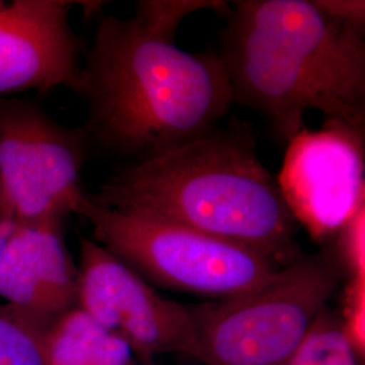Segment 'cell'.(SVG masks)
Returning a JSON list of instances; mask_svg holds the SVG:
<instances>
[{"instance_id": "obj_14", "label": "cell", "mask_w": 365, "mask_h": 365, "mask_svg": "<svg viewBox=\"0 0 365 365\" xmlns=\"http://www.w3.org/2000/svg\"><path fill=\"white\" fill-rule=\"evenodd\" d=\"M337 253L351 279H365V206L337 235Z\"/></svg>"}, {"instance_id": "obj_12", "label": "cell", "mask_w": 365, "mask_h": 365, "mask_svg": "<svg viewBox=\"0 0 365 365\" xmlns=\"http://www.w3.org/2000/svg\"><path fill=\"white\" fill-rule=\"evenodd\" d=\"M288 365H359L341 319L325 309Z\"/></svg>"}, {"instance_id": "obj_9", "label": "cell", "mask_w": 365, "mask_h": 365, "mask_svg": "<svg viewBox=\"0 0 365 365\" xmlns=\"http://www.w3.org/2000/svg\"><path fill=\"white\" fill-rule=\"evenodd\" d=\"M71 0L0 1V95L64 86L73 88L78 42Z\"/></svg>"}, {"instance_id": "obj_19", "label": "cell", "mask_w": 365, "mask_h": 365, "mask_svg": "<svg viewBox=\"0 0 365 365\" xmlns=\"http://www.w3.org/2000/svg\"><path fill=\"white\" fill-rule=\"evenodd\" d=\"M145 365H156L155 363H152V364H145Z\"/></svg>"}, {"instance_id": "obj_4", "label": "cell", "mask_w": 365, "mask_h": 365, "mask_svg": "<svg viewBox=\"0 0 365 365\" xmlns=\"http://www.w3.org/2000/svg\"><path fill=\"white\" fill-rule=\"evenodd\" d=\"M337 249L283 268L267 286L190 307L206 365H288L342 277Z\"/></svg>"}, {"instance_id": "obj_10", "label": "cell", "mask_w": 365, "mask_h": 365, "mask_svg": "<svg viewBox=\"0 0 365 365\" xmlns=\"http://www.w3.org/2000/svg\"><path fill=\"white\" fill-rule=\"evenodd\" d=\"M78 269L63 226L14 225L0 253V313L34 337L78 306Z\"/></svg>"}, {"instance_id": "obj_3", "label": "cell", "mask_w": 365, "mask_h": 365, "mask_svg": "<svg viewBox=\"0 0 365 365\" xmlns=\"http://www.w3.org/2000/svg\"><path fill=\"white\" fill-rule=\"evenodd\" d=\"M93 203L155 215L252 249L279 267L299 260L292 218L256 140L240 125L133 161L101 184Z\"/></svg>"}, {"instance_id": "obj_17", "label": "cell", "mask_w": 365, "mask_h": 365, "mask_svg": "<svg viewBox=\"0 0 365 365\" xmlns=\"http://www.w3.org/2000/svg\"><path fill=\"white\" fill-rule=\"evenodd\" d=\"M14 225L15 223L11 221H6V220L0 221V253L3 250V247H4L9 235H10L11 230H13Z\"/></svg>"}, {"instance_id": "obj_8", "label": "cell", "mask_w": 365, "mask_h": 365, "mask_svg": "<svg viewBox=\"0 0 365 365\" xmlns=\"http://www.w3.org/2000/svg\"><path fill=\"white\" fill-rule=\"evenodd\" d=\"M364 129L327 119L288 141L276 180L298 226L322 242L364 207Z\"/></svg>"}, {"instance_id": "obj_5", "label": "cell", "mask_w": 365, "mask_h": 365, "mask_svg": "<svg viewBox=\"0 0 365 365\" xmlns=\"http://www.w3.org/2000/svg\"><path fill=\"white\" fill-rule=\"evenodd\" d=\"M73 212L90 222L93 241L163 287L226 299L267 286L283 269L247 247L155 215L106 209L86 192Z\"/></svg>"}, {"instance_id": "obj_1", "label": "cell", "mask_w": 365, "mask_h": 365, "mask_svg": "<svg viewBox=\"0 0 365 365\" xmlns=\"http://www.w3.org/2000/svg\"><path fill=\"white\" fill-rule=\"evenodd\" d=\"M218 0H140L129 18L108 15L95 33L73 91L87 105L90 144L134 161L215 129L235 103L220 54L176 45L182 21Z\"/></svg>"}, {"instance_id": "obj_15", "label": "cell", "mask_w": 365, "mask_h": 365, "mask_svg": "<svg viewBox=\"0 0 365 365\" xmlns=\"http://www.w3.org/2000/svg\"><path fill=\"white\" fill-rule=\"evenodd\" d=\"M341 324L353 351L357 356H363L365 351V279L349 280L345 291V312Z\"/></svg>"}, {"instance_id": "obj_16", "label": "cell", "mask_w": 365, "mask_h": 365, "mask_svg": "<svg viewBox=\"0 0 365 365\" xmlns=\"http://www.w3.org/2000/svg\"><path fill=\"white\" fill-rule=\"evenodd\" d=\"M315 4L341 24L365 26V3L363 0H315Z\"/></svg>"}, {"instance_id": "obj_13", "label": "cell", "mask_w": 365, "mask_h": 365, "mask_svg": "<svg viewBox=\"0 0 365 365\" xmlns=\"http://www.w3.org/2000/svg\"><path fill=\"white\" fill-rule=\"evenodd\" d=\"M0 365H43L37 339L0 313Z\"/></svg>"}, {"instance_id": "obj_6", "label": "cell", "mask_w": 365, "mask_h": 365, "mask_svg": "<svg viewBox=\"0 0 365 365\" xmlns=\"http://www.w3.org/2000/svg\"><path fill=\"white\" fill-rule=\"evenodd\" d=\"M90 141L24 99L0 98V205L16 225L63 226L81 195Z\"/></svg>"}, {"instance_id": "obj_18", "label": "cell", "mask_w": 365, "mask_h": 365, "mask_svg": "<svg viewBox=\"0 0 365 365\" xmlns=\"http://www.w3.org/2000/svg\"><path fill=\"white\" fill-rule=\"evenodd\" d=\"M3 220H6V218L3 217V212H1V205H0V221H3ZM6 221H9V220H6Z\"/></svg>"}, {"instance_id": "obj_11", "label": "cell", "mask_w": 365, "mask_h": 365, "mask_svg": "<svg viewBox=\"0 0 365 365\" xmlns=\"http://www.w3.org/2000/svg\"><path fill=\"white\" fill-rule=\"evenodd\" d=\"M43 365H143L126 341L78 306L36 336Z\"/></svg>"}, {"instance_id": "obj_2", "label": "cell", "mask_w": 365, "mask_h": 365, "mask_svg": "<svg viewBox=\"0 0 365 365\" xmlns=\"http://www.w3.org/2000/svg\"><path fill=\"white\" fill-rule=\"evenodd\" d=\"M227 16L220 57L233 101L265 118L279 141L303 130L313 110L364 129V27L315 0H242Z\"/></svg>"}, {"instance_id": "obj_7", "label": "cell", "mask_w": 365, "mask_h": 365, "mask_svg": "<svg viewBox=\"0 0 365 365\" xmlns=\"http://www.w3.org/2000/svg\"><path fill=\"white\" fill-rule=\"evenodd\" d=\"M78 306L128 342L141 364L164 353L202 361L190 307L165 299L143 276L99 245L80 240Z\"/></svg>"}]
</instances>
